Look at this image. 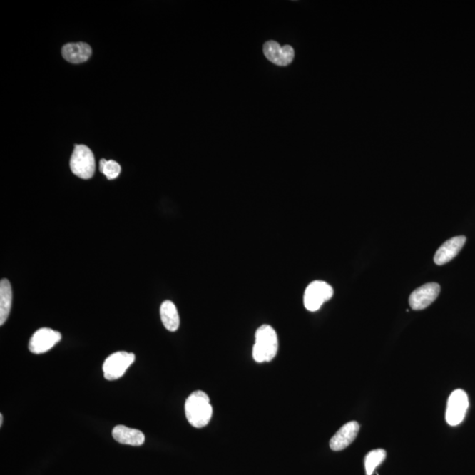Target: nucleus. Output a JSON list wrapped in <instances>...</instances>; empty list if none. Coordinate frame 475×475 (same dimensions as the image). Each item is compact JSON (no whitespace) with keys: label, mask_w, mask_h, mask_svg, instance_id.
Returning <instances> with one entry per match:
<instances>
[{"label":"nucleus","mask_w":475,"mask_h":475,"mask_svg":"<svg viewBox=\"0 0 475 475\" xmlns=\"http://www.w3.org/2000/svg\"><path fill=\"white\" fill-rule=\"evenodd\" d=\"M213 412L209 396L205 392H193L185 402L187 419L195 428L201 429L208 425L213 417Z\"/></svg>","instance_id":"obj_1"},{"label":"nucleus","mask_w":475,"mask_h":475,"mask_svg":"<svg viewBox=\"0 0 475 475\" xmlns=\"http://www.w3.org/2000/svg\"><path fill=\"white\" fill-rule=\"evenodd\" d=\"M278 352L277 332L270 325L260 327L255 333L252 357L257 363L272 361Z\"/></svg>","instance_id":"obj_2"},{"label":"nucleus","mask_w":475,"mask_h":475,"mask_svg":"<svg viewBox=\"0 0 475 475\" xmlns=\"http://www.w3.org/2000/svg\"><path fill=\"white\" fill-rule=\"evenodd\" d=\"M71 172L79 178L91 179L96 172V158L88 146L78 145L75 146L70 161Z\"/></svg>","instance_id":"obj_3"},{"label":"nucleus","mask_w":475,"mask_h":475,"mask_svg":"<svg viewBox=\"0 0 475 475\" xmlns=\"http://www.w3.org/2000/svg\"><path fill=\"white\" fill-rule=\"evenodd\" d=\"M333 295V288L326 282H312L305 289L304 294L305 307L310 312L318 311L324 303L331 300Z\"/></svg>","instance_id":"obj_4"},{"label":"nucleus","mask_w":475,"mask_h":475,"mask_svg":"<svg viewBox=\"0 0 475 475\" xmlns=\"http://www.w3.org/2000/svg\"><path fill=\"white\" fill-rule=\"evenodd\" d=\"M133 353L118 352L107 357L103 364V373L106 379L116 380L126 374L127 369L134 363Z\"/></svg>","instance_id":"obj_5"},{"label":"nucleus","mask_w":475,"mask_h":475,"mask_svg":"<svg viewBox=\"0 0 475 475\" xmlns=\"http://www.w3.org/2000/svg\"><path fill=\"white\" fill-rule=\"evenodd\" d=\"M469 401L465 391L458 389L452 392L448 399L446 419L451 426L461 424L469 409Z\"/></svg>","instance_id":"obj_6"},{"label":"nucleus","mask_w":475,"mask_h":475,"mask_svg":"<svg viewBox=\"0 0 475 475\" xmlns=\"http://www.w3.org/2000/svg\"><path fill=\"white\" fill-rule=\"evenodd\" d=\"M62 335L59 332L43 327L32 335L29 341V348L30 352L36 355L48 352L56 343L61 341Z\"/></svg>","instance_id":"obj_7"},{"label":"nucleus","mask_w":475,"mask_h":475,"mask_svg":"<svg viewBox=\"0 0 475 475\" xmlns=\"http://www.w3.org/2000/svg\"><path fill=\"white\" fill-rule=\"evenodd\" d=\"M440 293V285L429 282L414 290L409 297V305L413 310H424L437 299Z\"/></svg>","instance_id":"obj_8"},{"label":"nucleus","mask_w":475,"mask_h":475,"mask_svg":"<svg viewBox=\"0 0 475 475\" xmlns=\"http://www.w3.org/2000/svg\"><path fill=\"white\" fill-rule=\"evenodd\" d=\"M263 53L269 61L278 66H289L295 56V51L290 45L281 47L276 41H267L263 46Z\"/></svg>","instance_id":"obj_9"},{"label":"nucleus","mask_w":475,"mask_h":475,"mask_svg":"<svg viewBox=\"0 0 475 475\" xmlns=\"http://www.w3.org/2000/svg\"><path fill=\"white\" fill-rule=\"evenodd\" d=\"M360 426L356 421L347 422L332 437L330 443L331 450L340 451L349 446L357 439Z\"/></svg>","instance_id":"obj_10"},{"label":"nucleus","mask_w":475,"mask_h":475,"mask_svg":"<svg viewBox=\"0 0 475 475\" xmlns=\"http://www.w3.org/2000/svg\"><path fill=\"white\" fill-rule=\"evenodd\" d=\"M466 241L465 236H456L446 241L435 254L434 262L436 265H444L455 258L462 250Z\"/></svg>","instance_id":"obj_11"},{"label":"nucleus","mask_w":475,"mask_h":475,"mask_svg":"<svg viewBox=\"0 0 475 475\" xmlns=\"http://www.w3.org/2000/svg\"><path fill=\"white\" fill-rule=\"evenodd\" d=\"M112 436L116 442L131 446H141L145 441L144 433L124 425L116 426L113 429Z\"/></svg>","instance_id":"obj_12"},{"label":"nucleus","mask_w":475,"mask_h":475,"mask_svg":"<svg viewBox=\"0 0 475 475\" xmlns=\"http://www.w3.org/2000/svg\"><path fill=\"white\" fill-rule=\"evenodd\" d=\"M62 54L68 62L81 63L88 61L92 55V48L85 43L68 44L63 47Z\"/></svg>","instance_id":"obj_13"},{"label":"nucleus","mask_w":475,"mask_h":475,"mask_svg":"<svg viewBox=\"0 0 475 475\" xmlns=\"http://www.w3.org/2000/svg\"><path fill=\"white\" fill-rule=\"evenodd\" d=\"M13 292L7 279L0 282V325H4L9 318L12 307Z\"/></svg>","instance_id":"obj_14"},{"label":"nucleus","mask_w":475,"mask_h":475,"mask_svg":"<svg viewBox=\"0 0 475 475\" xmlns=\"http://www.w3.org/2000/svg\"><path fill=\"white\" fill-rule=\"evenodd\" d=\"M160 318L164 327L168 331L175 332L180 327V317L175 305L170 300H165L160 307Z\"/></svg>","instance_id":"obj_15"},{"label":"nucleus","mask_w":475,"mask_h":475,"mask_svg":"<svg viewBox=\"0 0 475 475\" xmlns=\"http://www.w3.org/2000/svg\"><path fill=\"white\" fill-rule=\"evenodd\" d=\"M387 458V452L383 449H377L369 451L365 456L364 467L367 475H372L375 472L377 467L382 465Z\"/></svg>","instance_id":"obj_16"},{"label":"nucleus","mask_w":475,"mask_h":475,"mask_svg":"<svg viewBox=\"0 0 475 475\" xmlns=\"http://www.w3.org/2000/svg\"><path fill=\"white\" fill-rule=\"evenodd\" d=\"M100 171L107 177L108 180L118 178L121 173V167L118 162L114 160H106L103 158L100 161Z\"/></svg>","instance_id":"obj_17"},{"label":"nucleus","mask_w":475,"mask_h":475,"mask_svg":"<svg viewBox=\"0 0 475 475\" xmlns=\"http://www.w3.org/2000/svg\"><path fill=\"white\" fill-rule=\"evenodd\" d=\"M3 424V414H0V425Z\"/></svg>","instance_id":"obj_18"}]
</instances>
